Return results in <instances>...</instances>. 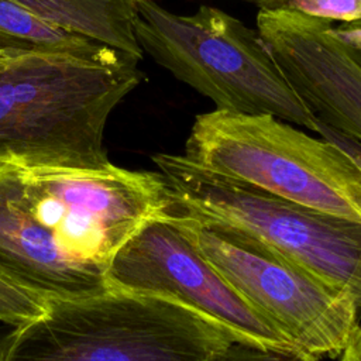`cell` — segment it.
I'll return each instance as SVG.
<instances>
[{
    "mask_svg": "<svg viewBox=\"0 0 361 361\" xmlns=\"http://www.w3.org/2000/svg\"><path fill=\"white\" fill-rule=\"evenodd\" d=\"M220 361H300L298 357L281 351L264 350L259 347L243 344V343H231L226 354L220 358Z\"/></svg>",
    "mask_w": 361,
    "mask_h": 361,
    "instance_id": "obj_13",
    "label": "cell"
},
{
    "mask_svg": "<svg viewBox=\"0 0 361 361\" xmlns=\"http://www.w3.org/2000/svg\"><path fill=\"white\" fill-rule=\"evenodd\" d=\"M168 206L159 172L0 164V282L41 305L99 293L116 252Z\"/></svg>",
    "mask_w": 361,
    "mask_h": 361,
    "instance_id": "obj_1",
    "label": "cell"
},
{
    "mask_svg": "<svg viewBox=\"0 0 361 361\" xmlns=\"http://www.w3.org/2000/svg\"><path fill=\"white\" fill-rule=\"evenodd\" d=\"M144 80L134 61L109 65L0 48V164L110 166L107 120Z\"/></svg>",
    "mask_w": 361,
    "mask_h": 361,
    "instance_id": "obj_2",
    "label": "cell"
},
{
    "mask_svg": "<svg viewBox=\"0 0 361 361\" xmlns=\"http://www.w3.org/2000/svg\"><path fill=\"white\" fill-rule=\"evenodd\" d=\"M320 137L329 140L330 142L336 144L340 149H343L345 154H348L351 157V159L361 168V141L343 134L320 121H317L316 124V131Z\"/></svg>",
    "mask_w": 361,
    "mask_h": 361,
    "instance_id": "obj_14",
    "label": "cell"
},
{
    "mask_svg": "<svg viewBox=\"0 0 361 361\" xmlns=\"http://www.w3.org/2000/svg\"><path fill=\"white\" fill-rule=\"evenodd\" d=\"M241 1H248V3H254V4H257L259 8L261 7H269V8H274V7H276L281 1H283V0H241Z\"/></svg>",
    "mask_w": 361,
    "mask_h": 361,
    "instance_id": "obj_16",
    "label": "cell"
},
{
    "mask_svg": "<svg viewBox=\"0 0 361 361\" xmlns=\"http://www.w3.org/2000/svg\"><path fill=\"white\" fill-rule=\"evenodd\" d=\"M169 214L228 285L296 348L300 361L341 354L360 327V307L345 290L243 230Z\"/></svg>",
    "mask_w": 361,
    "mask_h": 361,
    "instance_id": "obj_7",
    "label": "cell"
},
{
    "mask_svg": "<svg viewBox=\"0 0 361 361\" xmlns=\"http://www.w3.org/2000/svg\"><path fill=\"white\" fill-rule=\"evenodd\" d=\"M6 334H7V333H4V331L0 329V345H1V341H3V338H4Z\"/></svg>",
    "mask_w": 361,
    "mask_h": 361,
    "instance_id": "obj_17",
    "label": "cell"
},
{
    "mask_svg": "<svg viewBox=\"0 0 361 361\" xmlns=\"http://www.w3.org/2000/svg\"><path fill=\"white\" fill-rule=\"evenodd\" d=\"M44 310L45 305L28 299L0 282V323L18 327L41 316Z\"/></svg>",
    "mask_w": 361,
    "mask_h": 361,
    "instance_id": "obj_12",
    "label": "cell"
},
{
    "mask_svg": "<svg viewBox=\"0 0 361 361\" xmlns=\"http://www.w3.org/2000/svg\"><path fill=\"white\" fill-rule=\"evenodd\" d=\"M234 338L173 300L114 286L52 299L10 330L0 361H220Z\"/></svg>",
    "mask_w": 361,
    "mask_h": 361,
    "instance_id": "obj_3",
    "label": "cell"
},
{
    "mask_svg": "<svg viewBox=\"0 0 361 361\" xmlns=\"http://www.w3.org/2000/svg\"><path fill=\"white\" fill-rule=\"evenodd\" d=\"M340 355V361H361V326L354 331Z\"/></svg>",
    "mask_w": 361,
    "mask_h": 361,
    "instance_id": "obj_15",
    "label": "cell"
},
{
    "mask_svg": "<svg viewBox=\"0 0 361 361\" xmlns=\"http://www.w3.org/2000/svg\"><path fill=\"white\" fill-rule=\"evenodd\" d=\"M169 213L243 230L345 290L361 309V223L212 172L183 154H155Z\"/></svg>",
    "mask_w": 361,
    "mask_h": 361,
    "instance_id": "obj_6",
    "label": "cell"
},
{
    "mask_svg": "<svg viewBox=\"0 0 361 361\" xmlns=\"http://www.w3.org/2000/svg\"><path fill=\"white\" fill-rule=\"evenodd\" d=\"M192 162L285 200L361 223V168L323 137L271 114H197L185 142Z\"/></svg>",
    "mask_w": 361,
    "mask_h": 361,
    "instance_id": "obj_5",
    "label": "cell"
},
{
    "mask_svg": "<svg viewBox=\"0 0 361 361\" xmlns=\"http://www.w3.org/2000/svg\"><path fill=\"white\" fill-rule=\"evenodd\" d=\"M274 8H289L341 24H361V0H283Z\"/></svg>",
    "mask_w": 361,
    "mask_h": 361,
    "instance_id": "obj_11",
    "label": "cell"
},
{
    "mask_svg": "<svg viewBox=\"0 0 361 361\" xmlns=\"http://www.w3.org/2000/svg\"><path fill=\"white\" fill-rule=\"evenodd\" d=\"M65 31L116 49L137 62L144 56L135 35L141 0H14Z\"/></svg>",
    "mask_w": 361,
    "mask_h": 361,
    "instance_id": "obj_9",
    "label": "cell"
},
{
    "mask_svg": "<svg viewBox=\"0 0 361 361\" xmlns=\"http://www.w3.org/2000/svg\"><path fill=\"white\" fill-rule=\"evenodd\" d=\"M0 48L68 55L109 65L137 62L113 48L52 25L14 0H0Z\"/></svg>",
    "mask_w": 361,
    "mask_h": 361,
    "instance_id": "obj_10",
    "label": "cell"
},
{
    "mask_svg": "<svg viewBox=\"0 0 361 361\" xmlns=\"http://www.w3.org/2000/svg\"><path fill=\"white\" fill-rule=\"evenodd\" d=\"M135 35L144 54L217 110L271 114L316 131L317 118L296 93L258 30L203 4L176 14L141 0Z\"/></svg>",
    "mask_w": 361,
    "mask_h": 361,
    "instance_id": "obj_4",
    "label": "cell"
},
{
    "mask_svg": "<svg viewBox=\"0 0 361 361\" xmlns=\"http://www.w3.org/2000/svg\"><path fill=\"white\" fill-rule=\"evenodd\" d=\"M107 282L180 303L237 343L299 358L296 348L228 285L168 212L147 221L123 244L110 262Z\"/></svg>",
    "mask_w": 361,
    "mask_h": 361,
    "instance_id": "obj_8",
    "label": "cell"
}]
</instances>
